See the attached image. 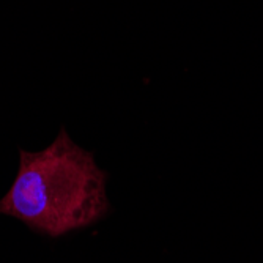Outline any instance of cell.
<instances>
[{
	"label": "cell",
	"instance_id": "1",
	"mask_svg": "<svg viewBox=\"0 0 263 263\" xmlns=\"http://www.w3.org/2000/svg\"><path fill=\"white\" fill-rule=\"evenodd\" d=\"M107 174L87 152L60 129L41 152L19 148V167L0 214L30 230L59 238L103 219L110 210L106 194Z\"/></svg>",
	"mask_w": 263,
	"mask_h": 263
}]
</instances>
